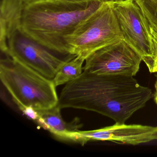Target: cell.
Listing matches in <instances>:
<instances>
[{
	"mask_svg": "<svg viewBox=\"0 0 157 157\" xmlns=\"http://www.w3.org/2000/svg\"><path fill=\"white\" fill-rule=\"evenodd\" d=\"M153 98L148 87L141 86L133 76L100 75L83 71L68 82L60 93V109L92 111L125 124Z\"/></svg>",
	"mask_w": 157,
	"mask_h": 157,
	"instance_id": "cell-1",
	"label": "cell"
},
{
	"mask_svg": "<svg viewBox=\"0 0 157 157\" xmlns=\"http://www.w3.org/2000/svg\"><path fill=\"white\" fill-rule=\"evenodd\" d=\"M103 2L101 0H24L19 31L54 52L70 55L64 37Z\"/></svg>",
	"mask_w": 157,
	"mask_h": 157,
	"instance_id": "cell-2",
	"label": "cell"
},
{
	"mask_svg": "<svg viewBox=\"0 0 157 157\" xmlns=\"http://www.w3.org/2000/svg\"><path fill=\"white\" fill-rule=\"evenodd\" d=\"M6 56L0 62V79L19 108L32 107L39 111L58 105L52 80Z\"/></svg>",
	"mask_w": 157,
	"mask_h": 157,
	"instance_id": "cell-3",
	"label": "cell"
},
{
	"mask_svg": "<svg viewBox=\"0 0 157 157\" xmlns=\"http://www.w3.org/2000/svg\"><path fill=\"white\" fill-rule=\"evenodd\" d=\"M113 0L105 2L64 37L69 54L85 59L95 51L124 40Z\"/></svg>",
	"mask_w": 157,
	"mask_h": 157,
	"instance_id": "cell-4",
	"label": "cell"
},
{
	"mask_svg": "<svg viewBox=\"0 0 157 157\" xmlns=\"http://www.w3.org/2000/svg\"><path fill=\"white\" fill-rule=\"evenodd\" d=\"M113 5L124 40L141 56L151 72L154 48L147 21L134 0H113Z\"/></svg>",
	"mask_w": 157,
	"mask_h": 157,
	"instance_id": "cell-5",
	"label": "cell"
},
{
	"mask_svg": "<svg viewBox=\"0 0 157 157\" xmlns=\"http://www.w3.org/2000/svg\"><path fill=\"white\" fill-rule=\"evenodd\" d=\"M5 55L50 80H53L60 68L74 55H60L54 52L20 33L16 32L8 41Z\"/></svg>",
	"mask_w": 157,
	"mask_h": 157,
	"instance_id": "cell-6",
	"label": "cell"
},
{
	"mask_svg": "<svg viewBox=\"0 0 157 157\" xmlns=\"http://www.w3.org/2000/svg\"><path fill=\"white\" fill-rule=\"evenodd\" d=\"M83 71L100 75L136 76L142 58L124 40L103 48L85 60Z\"/></svg>",
	"mask_w": 157,
	"mask_h": 157,
	"instance_id": "cell-7",
	"label": "cell"
},
{
	"mask_svg": "<svg viewBox=\"0 0 157 157\" xmlns=\"http://www.w3.org/2000/svg\"><path fill=\"white\" fill-rule=\"evenodd\" d=\"M156 140L157 126L118 123L96 130H79L74 133L72 138V141L82 145L90 140H102L136 146Z\"/></svg>",
	"mask_w": 157,
	"mask_h": 157,
	"instance_id": "cell-8",
	"label": "cell"
},
{
	"mask_svg": "<svg viewBox=\"0 0 157 157\" xmlns=\"http://www.w3.org/2000/svg\"><path fill=\"white\" fill-rule=\"evenodd\" d=\"M24 0H1L0 6V48L8 51V41L19 31Z\"/></svg>",
	"mask_w": 157,
	"mask_h": 157,
	"instance_id": "cell-9",
	"label": "cell"
},
{
	"mask_svg": "<svg viewBox=\"0 0 157 157\" xmlns=\"http://www.w3.org/2000/svg\"><path fill=\"white\" fill-rule=\"evenodd\" d=\"M58 105L50 109L39 110L36 122L42 127L47 129L56 136L71 140L73 134L81 126L78 120L71 123L65 122L61 116Z\"/></svg>",
	"mask_w": 157,
	"mask_h": 157,
	"instance_id": "cell-10",
	"label": "cell"
},
{
	"mask_svg": "<svg viewBox=\"0 0 157 157\" xmlns=\"http://www.w3.org/2000/svg\"><path fill=\"white\" fill-rule=\"evenodd\" d=\"M84 61L85 59L76 56L65 63L52 80L56 87L67 84L79 77L83 71Z\"/></svg>",
	"mask_w": 157,
	"mask_h": 157,
	"instance_id": "cell-11",
	"label": "cell"
},
{
	"mask_svg": "<svg viewBox=\"0 0 157 157\" xmlns=\"http://www.w3.org/2000/svg\"><path fill=\"white\" fill-rule=\"evenodd\" d=\"M150 26L157 32V0H134Z\"/></svg>",
	"mask_w": 157,
	"mask_h": 157,
	"instance_id": "cell-12",
	"label": "cell"
},
{
	"mask_svg": "<svg viewBox=\"0 0 157 157\" xmlns=\"http://www.w3.org/2000/svg\"><path fill=\"white\" fill-rule=\"evenodd\" d=\"M154 88H155V91L153 93V98H154V101L155 103L157 105V79H156L155 84H154Z\"/></svg>",
	"mask_w": 157,
	"mask_h": 157,
	"instance_id": "cell-13",
	"label": "cell"
},
{
	"mask_svg": "<svg viewBox=\"0 0 157 157\" xmlns=\"http://www.w3.org/2000/svg\"><path fill=\"white\" fill-rule=\"evenodd\" d=\"M66 1L72 2H83L93 1H94V0H66Z\"/></svg>",
	"mask_w": 157,
	"mask_h": 157,
	"instance_id": "cell-14",
	"label": "cell"
},
{
	"mask_svg": "<svg viewBox=\"0 0 157 157\" xmlns=\"http://www.w3.org/2000/svg\"><path fill=\"white\" fill-rule=\"evenodd\" d=\"M101 1L103 2H105L110 1H112V0H101Z\"/></svg>",
	"mask_w": 157,
	"mask_h": 157,
	"instance_id": "cell-15",
	"label": "cell"
},
{
	"mask_svg": "<svg viewBox=\"0 0 157 157\" xmlns=\"http://www.w3.org/2000/svg\"></svg>",
	"mask_w": 157,
	"mask_h": 157,
	"instance_id": "cell-16",
	"label": "cell"
}]
</instances>
